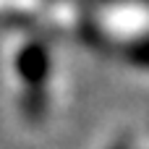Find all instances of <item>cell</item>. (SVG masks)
I'll return each instance as SVG.
<instances>
[{"label": "cell", "instance_id": "1", "mask_svg": "<svg viewBox=\"0 0 149 149\" xmlns=\"http://www.w3.org/2000/svg\"><path fill=\"white\" fill-rule=\"evenodd\" d=\"M136 58H139V63H144V65H149V47H147V45L136 50Z\"/></svg>", "mask_w": 149, "mask_h": 149}]
</instances>
